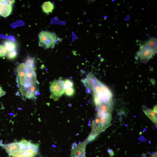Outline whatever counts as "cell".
I'll use <instances>...</instances> for the list:
<instances>
[{"mask_svg": "<svg viewBox=\"0 0 157 157\" xmlns=\"http://www.w3.org/2000/svg\"><path fill=\"white\" fill-rule=\"evenodd\" d=\"M34 59L28 57L25 63L19 64L17 69V83L23 97L29 99L35 97L38 82L35 71Z\"/></svg>", "mask_w": 157, "mask_h": 157, "instance_id": "1", "label": "cell"}, {"mask_svg": "<svg viewBox=\"0 0 157 157\" xmlns=\"http://www.w3.org/2000/svg\"><path fill=\"white\" fill-rule=\"evenodd\" d=\"M40 46L45 49L53 48L57 42V37L53 33L43 31L39 34Z\"/></svg>", "mask_w": 157, "mask_h": 157, "instance_id": "2", "label": "cell"}, {"mask_svg": "<svg viewBox=\"0 0 157 157\" xmlns=\"http://www.w3.org/2000/svg\"><path fill=\"white\" fill-rule=\"evenodd\" d=\"M23 157H35L38 154V146L23 139L20 142Z\"/></svg>", "mask_w": 157, "mask_h": 157, "instance_id": "3", "label": "cell"}, {"mask_svg": "<svg viewBox=\"0 0 157 157\" xmlns=\"http://www.w3.org/2000/svg\"><path fill=\"white\" fill-rule=\"evenodd\" d=\"M50 90L51 94V98L57 100L64 93V81L60 79L54 80L50 83Z\"/></svg>", "mask_w": 157, "mask_h": 157, "instance_id": "4", "label": "cell"}, {"mask_svg": "<svg viewBox=\"0 0 157 157\" xmlns=\"http://www.w3.org/2000/svg\"><path fill=\"white\" fill-rule=\"evenodd\" d=\"M9 156L16 157H23L22 149L19 142H14L6 144H2Z\"/></svg>", "mask_w": 157, "mask_h": 157, "instance_id": "5", "label": "cell"}, {"mask_svg": "<svg viewBox=\"0 0 157 157\" xmlns=\"http://www.w3.org/2000/svg\"><path fill=\"white\" fill-rule=\"evenodd\" d=\"M101 87V91L97 94L101 103L106 102L112 100L113 94L109 88L102 83Z\"/></svg>", "mask_w": 157, "mask_h": 157, "instance_id": "6", "label": "cell"}, {"mask_svg": "<svg viewBox=\"0 0 157 157\" xmlns=\"http://www.w3.org/2000/svg\"><path fill=\"white\" fill-rule=\"evenodd\" d=\"M87 141L86 140L72 149V157H85V149Z\"/></svg>", "mask_w": 157, "mask_h": 157, "instance_id": "7", "label": "cell"}, {"mask_svg": "<svg viewBox=\"0 0 157 157\" xmlns=\"http://www.w3.org/2000/svg\"><path fill=\"white\" fill-rule=\"evenodd\" d=\"M12 11L10 1L0 0V15L4 17L9 16Z\"/></svg>", "mask_w": 157, "mask_h": 157, "instance_id": "8", "label": "cell"}, {"mask_svg": "<svg viewBox=\"0 0 157 157\" xmlns=\"http://www.w3.org/2000/svg\"><path fill=\"white\" fill-rule=\"evenodd\" d=\"M138 54L142 62L144 63H146L154 54L152 51L144 49H140Z\"/></svg>", "mask_w": 157, "mask_h": 157, "instance_id": "9", "label": "cell"}, {"mask_svg": "<svg viewBox=\"0 0 157 157\" xmlns=\"http://www.w3.org/2000/svg\"><path fill=\"white\" fill-rule=\"evenodd\" d=\"M142 107L144 112L148 118L154 123L157 124V113L144 106H142Z\"/></svg>", "mask_w": 157, "mask_h": 157, "instance_id": "10", "label": "cell"}, {"mask_svg": "<svg viewBox=\"0 0 157 157\" xmlns=\"http://www.w3.org/2000/svg\"><path fill=\"white\" fill-rule=\"evenodd\" d=\"M42 8L45 13H51L54 9V5L50 1L45 2L42 4Z\"/></svg>", "mask_w": 157, "mask_h": 157, "instance_id": "11", "label": "cell"}, {"mask_svg": "<svg viewBox=\"0 0 157 157\" xmlns=\"http://www.w3.org/2000/svg\"><path fill=\"white\" fill-rule=\"evenodd\" d=\"M4 46L6 51L9 52L15 50L17 45L16 43L12 41H8L6 42Z\"/></svg>", "mask_w": 157, "mask_h": 157, "instance_id": "12", "label": "cell"}, {"mask_svg": "<svg viewBox=\"0 0 157 157\" xmlns=\"http://www.w3.org/2000/svg\"><path fill=\"white\" fill-rule=\"evenodd\" d=\"M149 45L153 52L155 54L157 53V39L153 38L151 39L147 42Z\"/></svg>", "mask_w": 157, "mask_h": 157, "instance_id": "13", "label": "cell"}, {"mask_svg": "<svg viewBox=\"0 0 157 157\" xmlns=\"http://www.w3.org/2000/svg\"><path fill=\"white\" fill-rule=\"evenodd\" d=\"M75 91L73 88H68L65 89L64 93L65 94L68 96H72L74 94Z\"/></svg>", "mask_w": 157, "mask_h": 157, "instance_id": "14", "label": "cell"}, {"mask_svg": "<svg viewBox=\"0 0 157 157\" xmlns=\"http://www.w3.org/2000/svg\"><path fill=\"white\" fill-rule=\"evenodd\" d=\"M64 88H73L74 86L73 82L70 80L65 79L64 81Z\"/></svg>", "mask_w": 157, "mask_h": 157, "instance_id": "15", "label": "cell"}, {"mask_svg": "<svg viewBox=\"0 0 157 157\" xmlns=\"http://www.w3.org/2000/svg\"><path fill=\"white\" fill-rule=\"evenodd\" d=\"M93 93L95 105L96 108L98 109L101 103L97 94L94 92Z\"/></svg>", "mask_w": 157, "mask_h": 157, "instance_id": "16", "label": "cell"}, {"mask_svg": "<svg viewBox=\"0 0 157 157\" xmlns=\"http://www.w3.org/2000/svg\"><path fill=\"white\" fill-rule=\"evenodd\" d=\"M17 54V52L15 50L9 52L7 56L9 59H13L16 57Z\"/></svg>", "mask_w": 157, "mask_h": 157, "instance_id": "17", "label": "cell"}, {"mask_svg": "<svg viewBox=\"0 0 157 157\" xmlns=\"http://www.w3.org/2000/svg\"><path fill=\"white\" fill-rule=\"evenodd\" d=\"M6 52V50L3 46L0 45V57L5 56Z\"/></svg>", "mask_w": 157, "mask_h": 157, "instance_id": "18", "label": "cell"}, {"mask_svg": "<svg viewBox=\"0 0 157 157\" xmlns=\"http://www.w3.org/2000/svg\"><path fill=\"white\" fill-rule=\"evenodd\" d=\"M6 92L2 89V88L0 86V98L2 96L4 95Z\"/></svg>", "mask_w": 157, "mask_h": 157, "instance_id": "19", "label": "cell"}, {"mask_svg": "<svg viewBox=\"0 0 157 157\" xmlns=\"http://www.w3.org/2000/svg\"><path fill=\"white\" fill-rule=\"evenodd\" d=\"M108 152L110 157H112L114 156V153L112 149H108Z\"/></svg>", "mask_w": 157, "mask_h": 157, "instance_id": "20", "label": "cell"}, {"mask_svg": "<svg viewBox=\"0 0 157 157\" xmlns=\"http://www.w3.org/2000/svg\"><path fill=\"white\" fill-rule=\"evenodd\" d=\"M77 144L76 142H74L72 145V149H73L75 148L77 146Z\"/></svg>", "mask_w": 157, "mask_h": 157, "instance_id": "21", "label": "cell"}, {"mask_svg": "<svg viewBox=\"0 0 157 157\" xmlns=\"http://www.w3.org/2000/svg\"><path fill=\"white\" fill-rule=\"evenodd\" d=\"M153 111L157 113V105H155L153 108Z\"/></svg>", "mask_w": 157, "mask_h": 157, "instance_id": "22", "label": "cell"}, {"mask_svg": "<svg viewBox=\"0 0 157 157\" xmlns=\"http://www.w3.org/2000/svg\"><path fill=\"white\" fill-rule=\"evenodd\" d=\"M130 17L129 16V15H128L127 16V17H126L125 19V20H129L130 18Z\"/></svg>", "mask_w": 157, "mask_h": 157, "instance_id": "23", "label": "cell"}, {"mask_svg": "<svg viewBox=\"0 0 157 157\" xmlns=\"http://www.w3.org/2000/svg\"><path fill=\"white\" fill-rule=\"evenodd\" d=\"M86 92L88 93H89L91 92L90 89L88 88H87L86 89Z\"/></svg>", "mask_w": 157, "mask_h": 157, "instance_id": "24", "label": "cell"}, {"mask_svg": "<svg viewBox=\"0 0 157 157\" xmlns=\"http://www.w3.org/2000/svg\"><path fill=\"white\" fill-rule=\"evenodd\" d=\"M104 17H105V18H107V16H104Z\"/></svg>", "mask_w": 157, "mask_h": 157, "instance_id": "25", "label": "cell"}, {"mask_svg": "<svg viewBox=\"0 0 157 157\" xmlns=\"http://www.w3.org/2000/svg\"><path fill=\"white\" fill-rule=\"evenodd\" d=\"M115 0H112V1L113 2Z\"/></svg>", "mask_w": 157, "mask_h": 157, "instance_id": "26", "label": "cell"}, {"mask_svg": "<svg viewBox=\"0 0 157 157\" xmlns=\"http://www.w3.org/2000/svg\"><path fill=\"white\" fill-rule=\"evenodd\" d=\"M12 156V157H16L13 156Z\"/></svg>", "mask_w": 157, "mask_h": 157, "instance_id": "27", "label": "cell"}]
</instances>
